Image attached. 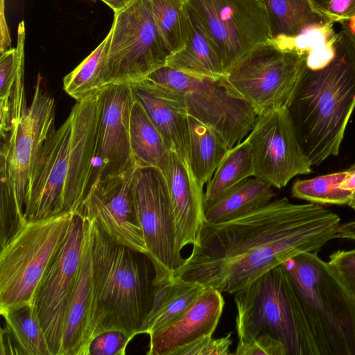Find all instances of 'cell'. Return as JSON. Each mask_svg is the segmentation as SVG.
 Returning <instances> with one entry per match:
<instances>
[{"instance_id": "1", "label": "cell", "mask_w": 355, "mask_h": 355, "mask_svg": "<svg viewBox=\"0 0 355 355\" xmlns=\"http://www.w3.org/2000/svg\"><path fill=\"white\" fill-rule=\"evenodd\" d=\"M340 216L315 203L282 198L235 219L205 221L199 243L175 275L234 295L259 276L337 239Z\"/></svg>"}, {"instance_id": "2", "label": "cell", "mask_w": 355, "mask_h": 355, "mask_svg": "<svg viewBox=\"0 0 355 355\" xmlns=\"http://www.w3.org/2000/svg\"><path fill=\"white\" fill-rule=\"evenodd\" d=\"M100 116L98 92L77 101L46 139L33 170L26 221L77 212L91 184Z\"/></svg>"}, {"instance_id": "3", "label": "cell", "mask_w": 355, "mask_h": 355, "mask_svg": "<svg viewBox=\"0 0 355 355\" xmlns=\"http://www.w3.org/2000/svg\"><path fill=\"white\" fill-rule=\"evenodd\" d=\"M88 221L91 303L80 355H85L91 340L103 332L118 330L133 337L141 334L157 288L156 269L148 254L113 241Z\"/></svg>"}, {"instance_id": "4", "label": "cell", "mask_w": 355, "mask_h": 355, "mask_svg": "<svg viewBox=\"0 0 355 355\" xmlns=\"http://www.w3.org/2000/svg\"><path fill=\"white\" fill-rule=\"evenodd\" d=\"M355 109V44L343 28L325 67L306 68L288 107L301 146L312 165L339 154Z\"/></svg>"}, {"instance_id": "5", "label": "cell", "mask_w": 355, "mask_h": 355, "mask_svg": "<svg viewBox=\"0 0 355 355\" xmlns=\"http://www.w3.org/2000/svg\"><path fill=\"white\" fill-rule=\"evenodd\" d=\"M239 342L268 334L288 355H320L297 288L282 264L234 294Z\"/></svg>"}, {"instance_id": "6", "label": "cell", "mask_w": 355, "mask_h": 355, "mask_svg": "<svg viewBox=\"0 0 355 355\" xmlns=\"http://www.w3.org/2000/svg\"><path fill=\"white\" fill-rule=\"evenodd\" d=\"M302 302L320 355H355V309L317 252L282 263Z\"/></svg>"}, {"instance_id": "7", "label": "cell", "mask_w": 355, "mask_h": 355, "mask_svg": "<svg viewBox=\"0 0 355 355\" xmlns=\"http://www.w3.org/2000/svg\"><path fill=\"white\" fill-rule=\"evenodd\" d=\"M74 214L26 221L1 248V314L33 304L36 289L64 241Z\"/></svg>"}, {"instance_id": "8", "label": "cell", "mask_w": 355, "mask_h": 355, "mask_svg": "<svg viewBox=\"0 0 355 355\" xmlns=\"http://www.w3.org/2000/svg\"><path fill=\"white\" fill-rule=\"evenodd\" d=\"M306 60L272 40L253 49L225 76L261 114L288 108L308 67Z\"/></svg>"}, {"instance_id": "9", "label": "cell", "mask_w": 355, "mask_h": 355, "mask_svg": "<svg viewBox=\"0 0 355 355\" xmlns=\"http://www.w3.org/2000/svg\"><path fill=\"white\" fill-rule=\"evenodd\" d=\"M107 53L108 81L131 83L165 66L170 55L148 0H134L114 13Z\"/></svg>"}, {"instance_id": "10", "label": "cell", "mask_w": 355, "mask_h": 355, "mask_svg": "<svg viewBox=\"0 0 355 355\" xmlns=\"http://www.w3.org/2000/svg\"><path fill=\"white\" fill-rule=\"evenodd\" d=\"M166 83L168 89L184 97L188 115L216 130L229 149L251 132L259 115L225 76L200 77L174 69Z\"/></svg>"}, {"instance_id": "11", "label": "cell", "mask_w": 355, "mask_h": 355, "mask_svg": "<svg viewBox=\"0 0 355 355\" xmlns=\"http://www.w3.org/2000/svg\"><path fill=\"white\" fill-rule=\"evenodd\" d=\"M220 58L225 75L258 46L272 40L261 0H187Z\"/></svg>"}, {"instance_id": "12", "label": "cell", "mask_w": 355, "mask_h": 355, "mask_svg": "<svg viewBox=\"0 0 355 355\" xmlns=\"http://www.w3.org/2000/svg\"><path fill=\"white\" fill-rule=\"evenodd\" d=\"M135 207L148 255L156 269V284L173 280L184 258L177 236L167 182L154 166H137L133 180Z\"/></svg>"}, {"instance_id": "13", "label": "cell", "mask_w": 355, "mask_h": 355, "mask_svg": "<svg viewBox=\"0 0 355 355\" xmlns=\"http://www.w3.org/2000/svg\"><path fill=\"white\" fill-rule=\"evenodd\" d=\"M254 164V177L277 189L298 175L313 172L288 108L261 114L246 138Z\"/></svg>"}, {"instance_id": "14", "label": "cell", "mask_w": 355, "mask_h": 355, "mask_svg": "<svg viewBox=\"0 0 355 355\" xmlns=\"http://www.w3.org/2000/svg\"><path fill=\"white\" fill-rule=\"evenodd\" d=\"M83 234L84 220L75 213L64 241L35 293L33 304L51 355H61L64 326L80 262Z\"/></svg>"}, {"instance_id": "15", "label": "cell", "mask_w": 355, "mask_h": 355, "mask_svg": "<svg viewBox=\"0 0 355 355\" xmlns=\"http://www.w3.org/2000/svg\"><path fill=\"white\" fill-rule=\"evenodd\" d=\"M41 80L38 75L31 105L1 145L0 162L5 164L10 189L23 215L35 162L55 130V100L42 88Z\"/></svg>"}, {"instance_id": "16", "label": "cell", "mask_w": 355, "mask_h": 355, "mask_svg": "<svg viewBox=\"0 0 355 355\" xmlns=\"http://www.w3.org/2000/svg\"><path fill=\"white\" fill-rule=\"evenodd\" d=\"M137 166L91 186L76 213L94 221L113 241L148 254L135 202L133 180Z\"/></svg>"}, {"instance_id": "17", "label": "cell", "mask_w": 355, "mask_h": 355, "mask_svg": "<svg viewBox=\"0 0 355 355\" xmlns=\"http://www.w3.org/2000/svg\"><path fill=\"white\" fill-rule=\"evenodd\" d=\"M101 116L91 186L137 166L130 143L135 98L129 83H110L99 92Z\"/></svg>"}, {"instance_id": "18", "label": "cell", "mask_w": 355, "mask_h": 355, "mask_svg": "<svg viewBox=\"0 0 355 355\" xmlns=\"http://www.w3.org/2000/svg\"><path fill=\"white\" fill-rule=\"evenodd\" d=\"M218 290L205 287L184 313L149 334L148 355H174L179 349L207 336H212L225 306Z\"/></svg>"}, {"instance_id": "19", "label": "cell", "mask_w": 355, "mask_h": 355, "mask_svg": "<svg viewBox=\"0 0 355 355\" xmlns=\"http://www.w3.org/2000/svg\"><path fill=\"white\" fill-rule=\"evenodd\" d=\"M163 173L171 198L177 248L181 254L184 246L199 243L205 221L203 189L197 183L188 163L173 150H170Z\"/></svg>"}, {"instance_id": "20", "label": "cell", "mask_w": 355, "mask_h": 355, "mask_svg": "<svg viewBox=\"0 0 355 355\" xmlns=\"http://www.w3.org/2000/svg\"><path fill=\"white\" fill-rule=\"evenodd\" d=\"M129 84L135 100L143 107L168 149L187 162L188 113L184 97L146 78Z\"/></svg>"}, {"instance_id": "21", "label": "cell", "mask_w": 355, "mask_h": 355, "mask_svg": "<svg viewBox=\"0 0 355 355\" xmlns=\"http://www.w3.org/2000/svg\"><path fill=\"white\" fill-rule=\"evenodd\" d=\"M83 218L84 234L81 258L67 309L61 355H80L88 322L92 288L91 234L88 220Z\"/></svg>"}, {"instance_id": "22", "label": "cell", "mask_w": 355, "mask_h": 355, "mask_svg": "<svg viewBox=\"0 0 355 355\" xmlns=\"http://www.w3.org/2000/svg\"><path fill=\"white\" fill-rule=\"evenodd\" d=\"M189 14L190 24L186 44L180 51L168 57L166 65L200 77L217 79L225 76L216 46L190 10Z\"/></svg>"}, {"instance_id": "23", "label": "cell", "mask_w": 355, "mask_h": 355, "mask_svg": "<svg viewBox=\"0 0 355 355\" xmlns=\"http://www.w3.org/2000/svg\"><path fill=\"white\" fill-rule=\"evenodd\" d=\"M271 187L255 177L243 180L205 209V221L226 222L266 205L275 195Z\"/></svg>"}, {"instance_id": "24", "label": "cell", "mask_w": 355, "mask_h": 355, "mask_svg": "<svg viewBox=\"0 0 355 355\" xmlns=\"http://www.w3.org/2000/svg\"><path fill=\"white\" fill-rule=\"evenodd\" d=\"M229 150L216 130L188 115L187 162L202 189Z\"/></svg>"}, {"instance_id": "25", "label": "cell", "mask_w": 355, "mask_h": 355, "mask_svg": "<svg viewBox=\"0 0 355 355\" xmlns=\"http://www.w3.org/2000/svg\"><path fill=\"white\" fill-rule=\"evenodd\" d=\"M205 287L198 282L176 277L157 284L151 311L141 334H148L184 313Z\"/></svg>"}, {"instance_id": "26", "label": "cell", "mask_w": 355, "mask_h": 355, "mask_svg": "<svg viewBox=\"0 0 355 355\" xmlns=\"http://www.w3.org/2000/svg\"><path fill=\"white\" fill-rule=\"evenodd\" d=\"M266 10L272 40L293 37L331 21L310 0H261Z\"/></svg>"}, {"instance_id": "27", "label": "cell", "mask_w": 355, "mask_h": 355, "mask_svg": "<svg viewBox=\"0 0 355 355\" xmlns=\"http://www.w3.org/2000/svg\"><path fill=\"white\" fill-rule=\"evenodd\" d=\"M130 143L138 166L165 170L170 153L162 135L141 104L135 100L130 117Z\"/></svg>"}, {"instance_id": "28", "label": "cell", "mask_w": 355, "mask_h": 355, "mask_svg": "<svg viewBox=\"0 0 355 355\" xmlns=\"http://www.w3.org/2000/svg\"><path fill=\"white\" fill-rule=\"evenodd\" d=\"M111 31L98 46L73 70L64 76L63 89L76 101L100 92L109 84L107 53Z\"/></svg>"}, {"instance_id": "29", "label": "cell", "mask_w": 355, "mask_h": 355, "mask_svg": "<svg viewBox=\"0 0 355 355\" xmlns=\"http://www.w3.org/2000/svg\"><path fill=\"white\" fill-rule=\"evenodd\" d=\"M254 175L251 148L245 139L229 150L215 170L204 192V209L231 188Z\"/></svg>"}, {"instance_id": "30", "label": "cell", "mask_w": 355, "mask_h": 355, "mask_svg": "<svg viewBox=\"0 0 355 355\" xmlns=\"http://www.w3.org/2000/svg\"><path fill=\"white\" fill-rule=\"evenodd\" d=\"M24 21L18 26L16 48L0 53V102L8 104L15 113L26 110L24 90Z\"/></svg>"}, {"instance_id": "31", "label": "cell", "mask_w": 355, "mask_h": 355, "mask_svg": "<svg viewBox=\"0 0 355 355\" xmlns=\"http://www.w3.org/2000/svg\"><path fill=\"white\" fill-rule=\"evenodd\" d=\"M334 24L329 21L309 28L295 37L273 40L282 49L306 55L308 68L318 69L327 65L334 58L337 38Z\"/></svg>"}, {"instance_id": "32", "label": "cell", "mask_w": 355, "mask_h": 355, "mask_svg": "<svg viewBox=\"0 0 355 355\" xmlns=\"http://www.w3.org/2000/svg\"><path fill=\"white\" fill-rule=\"evenodd\" d=\"M158 32L170 55L186 44L190 24L187 0H148Z\"/></svg>"}, {"instance_id": "33", "label": "cell", "mask_w": 355, "mask_h": 355, "mask_svg": "<svg viewBox=\"0 0 355 355\" xmlns=\"http://www.w3.org/2000/svg\"><path fill=\"white\" fill-rule=\"evenodd\" d=\"M1 315L25 355H51L33 304L9 309Z\"/></svg>"}, {"instance_id": "34", "label": "cell", "mask_w": 355, "mask_h": 355, "mask_svg": "<svg viewBox=\"0 0 355 355\" xmlns=\"http://www.w3.org/2000/svg\"><path fill=\"white\" fill-rule=\"evenodd\" d=\"M346 173L345 170L311 179L297 180L291 187L292 196L320 205L348 206L352 193L340 187Z\"/></svg>"}, {"instance_id": "35", "label": "cell", "mask_w": 355, "mask_h": 355, "mask_svg": "<svg viewBox=\"0 0 355 355\" xmlns=\"http://www.w3.org/2000/svg\"><path fill=\"white\" fill-rule=\"evenodd\" d=\"M0 164V244L2 248L26 221L10 189L5 164L2 162Z\"/></svg>"}, {"instance_id": "36", "label": "cell", "mask_w": 355, "mask_h": 355, "mask_svg": "<svg viewBox=\"0 0 355 355\" xmlns=\"http://www.w3.org/2000/svg\"><path fill=\"white\" fill-rule=\"evenodd\" d=\"M327 263L355 309V248L334 252Z\"/></svg>"}, {"instance_id": "37", "label": "cell", "mask_w": 355, "mask_h": 355, "mask_svg": "<svg viewBox=\"0 0 355 355\" xmlns=\"http://www.w3.org/2000/svg\"><path fill=\"white\" fill-rule=\"evenodd\" d=\"M133 338L118 330L103 332L91 340L85 355H124L128 344Z\"/></svg>"}, {"instance_id": "38", "label": "cell", "mask_w": 355, "mask_h": 355, "mask_svg": "<svg viewBox=\"0 0 355 355\" xmlns=\"http://www.w3.org/2000/svg\"><path fill=\"white\" fill-rule=\"evenodd\" d=\"M232 343V333L219 338H213L212 336H207L179 349L174 355L232 354L230 352Z\"/></svg>"}, {"instance_id": "39", "label": "cell", "mask_w": 355, "mask_h": 355, "mask_svg": "<svg viewBox=\"0 0 355 355\" xmlns=\"http://www.w3.org/2000/svg\"><path fill=\"white\" fill-rule=\"evenodd\" d=\"M235 355H288L282 341L272 336L263 334L246 342H238Z\"/></svg>"}, {"instance_id": "40", "label": "cell", "mask_w": 355, "mask_h": 355, "mask_svg": "<svg viewBox=\"0 0 355 355\" xmlns=\"http://www.w3.org/2000/svg\"><path fill=\"white\" fill-rule=\"evenodd\" d=\"M325 15L334 23H341L355 16V0H330Z\"/></svg>"}, {"instance_id": "41", "label": "cell", "mask_w": 355, "mask_h": 355, "mask_svg": "<svg viewBox=\"0 0 355 355\" xmlns=\"http://www.w3.org/2000/svg\"><path fill=\"white\" fill-rule=\"evenodd\" d=\"M0 354H25L8 325L1 331Z\"/></svg>"}, {"instance_id": "42", "label": "cell", "mask_w": 355, "mask_h": 355, "mask_svg": "<svg viewBox=\"0 0 355 355\" xmlns=\"http://www.w3.org/2000/svg\"><path fill=\"white\" fill-rule=\"evenodd\" d=\"M1 33H0V53L12 49L11 40L6 23L4 12V0H1Z\"/></svg>"}, {"instance_id": "43", "label": "cell", "mask_w": 355, "mask_h": 355, "mask_svg": "<svg viewBox=\"0 0 355 355\" xmlns=\"http://www.w3.org/2000/svg\"><path fill=\"white\" fill-rule=\"evenodd\" d=\"M346 176L340 187L352 193L348 207L355 210V163L346 169Z\"/></svg>"}, {"instance_id": "44", "label": "cell", "mask_w": 355, "mask_h": 355, "mask_svg": "<svg viewBox=\"0 0 355 355\" xmlns=\"http://www.w3.org/2000/svg\"><path fill=\"white\" fill-rule=\"evenodd\" d=\"M337 239L355 241V220L340 224Z\"/></svg>"}, {"instance_id": "45", "label": "cell", "mask_w": 355, "mask_h": 355, "mask_svg": "<svg viewBox=\"0 0 355 355\" xmlns=\"http://www.w3.org/2000/svg\"><path fill=\"white\" fill-rule=\"evenodd\" d=\"M96 1V0H92ZM109 6L114 13L119 12L127 7L134 0H100Z\"/></svg>"}, {"instance_id": "46", "label": "cell", "mask_w": 355, "mask_h": 355, "mask_svg": "<svg viewBox=\"0 0 355 355\" xmlns=\"http://www.w3.org/2000/svg\"><path fill=\"white\" fill-rule=\"evenodd\" d=\"M340 24L347 31L355 44V16Z\"/></svg>"}, {"instance_id": "47", "label": "cell", "mask_w": 355, "mask_h": 355, "mask_svg": "<svg viewBox=\"0 0 355 355\" xmlns=\"http://www.w3.org/2000/svg\"><path fill=\"white\" fill-rule=\"evenodd\" d=\"M312 3L322 12L325 14L327 4L330 0H310Z\"/></svg>"}]
</instances>
